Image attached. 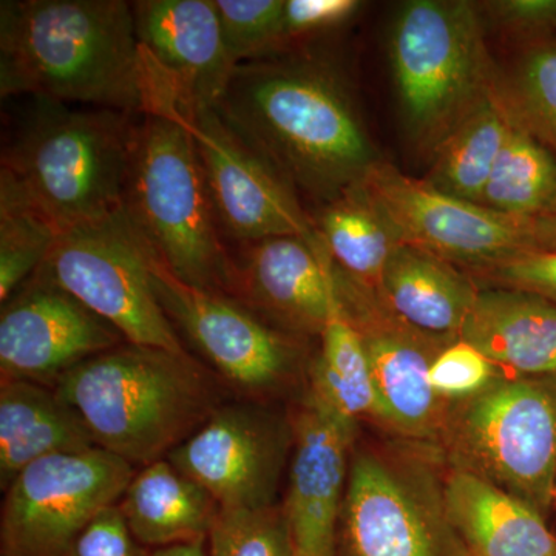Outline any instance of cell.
I'll list each match as a JSON object with an SVG mask.
<instances>
[{"mask_svg": "<svg viewBox=\"0 0 556 556\" xmlns=\"http://www.w3.org/2000/svg\"><path fill=\"white\" fill-rule=\"evenodd\" d=\"M477 3L409 0L391 25L388 54L399 113L417 153L445 138L495 94L497 73Z\"/></svg>", "mask_w": 556, "mask_h": 556, "instance_id": "obj_6", "label": "cell"}, {"mask_svg": "<svg viewBox=\"0 0 556 556\" xmlns=\"http://www.w3.org/2000/svg\"><path fill=\"white\" fill-rule=\"evenodd\" d=\"M229 298L289 334L318 336L338 298L334 268L320 239L270 237L240 244Z\"/></svg>", "mask_w": 556, "mask_h": 556, "instance_id": "obj_18", "label": "cell"}, {"mask_svg": "<svg viewBox=\"0 0 556 556\" xmlns=\"http://www.w3.org/2000/svg\"><path fill=\"white\" fill-rule=\"evenodd\" d=\"M332 268L340 303L367 353L382 413L380 426L409 444L437 448L450 404L434 393L428 375L438 354L455 340L412 327L383 302L378 289Z\"/></svg>", "mask_w": 556, "mask_h": 556, "instance_id": "obj_11", "label": "cell"}, {"mask_svg": "<svg viewBox=\"0 0 556 556\" xmlns=\"http://www.w3.org/2000/svg\"><path fill=\"white\" fill-rule=\"evenodd\" d=\"M477 9L485 31L500 33L518 49L556 38V0H486Z\"/></svg>", "mask_w": 556, "mask_h": 556, "instance_id": "obj_34", "label": "cell"}, {"mask_svg": "<svg viewBox=\"0 0 556 556\" xmlns=\"http://www.w3.org/2000/svg\"><path fill=\"white\" fill-rule=\"evenodd\" d=\"M139 46L182 109H214L236 70L214 0H138Z\"/></svg>", "mask_w": 556, "mask_h": 556, "instance_id": "obj_19", "label": "cell"}, {"mask_svg": "<svg viewBox=\"0 0 556 556\" xmlns=\"http://www.w3.org/2000/svg\"><path fill=\"white\" fill-rule=\"evenodd\" d=\"M433 448L351 453L338 556H470L450 522Z\"/></svg>", "mask_w": 556, "mask_h": 556, "instance_id": "obj_8", "label": "cell"}, {"mask_svg": "<svg viewBox=\"0 0 556 556\" xmlns=\"http://www.w3.org/2000/svg\"><path fill=\"white\" fill-rule=\"evenodd\" d=\"M0 93L144 115L156 79L126 0L0 2Z\"/></svg>", "mask_w": 556, "mask_h": 556, "instance_id": "obj_2", "label": "cell"}, {"mask_svg": "<svg viewBox=\"0 0 556 556\" xmlns=\"http://www.w3.org/2000/svg\"><path fill=\"white\" fill-rule=\"evenodd\" d=\"M313 219L336 269L379 291L388 260L401 243L362 186L320 206Z\"/></svg>", "mask_w": 556, "mask_h": 556, "instance_id": "obj_25", "label": "cell"}, {"mask_svg": "<svg viewBox=\"0 0 556 556\" xmlns=\"http://www.w3.org/2000/svg\"><path fill=\"white\" fill-rule=\"evenodd\" d=\"M60 229L39 208L0 178V302H7L39 269Z\"/></svg>", "mask_w": 556, "mask_h": 556, "instance_id": "obj_30", "label": "cell"}, {"mask_svg": "<svg viewBox=\"0 0 556 556\" xmlns=\"http://www.w3.org/2000/svg\"><path fill=\"white\" fill-rule=\"evenodd\" d=\"M214 110L318 206L361 185L380 161L345 78L320 58L291 50L243 62Z\"/></svg>", "mask_w": 556, "mask_h": 556, "instance_id": "obj_1", "label": "cell"}, {"mask_svg": "<svg viewBox=\"0 0 556 556\" xmlns=\"http://www.w3.org/2000/svg\"><path fill=\"white\" fill-rule=\"evenodd\" d=\"M134 536L118 504L104 508L79 533L67 556H148Z\"/></svg>", "mask_w": 556, "mask_h": 556, "instance_id": "obj_37", "label": "cell"}, {"mask_svg": "<svg viewBox=\"0 0 556 556\" xmlns=\"http://www.w3.org/2000/svg\"><path fill=\"white\" fill-rule=\"evenodd\" d=\"M126 339L62 289L30 278L0 313L2 380L54 388L89 358Z\"/></svg>", "mask_w": 556, "mask_h": 556, "instance_id": "obj_16", "label": "cell"}, {"mask_svg": "<svg viewBox=\"0 0 556 556\" xmlns=\"http://www.w3.org/2000/svg\"><path fill=\"white\" fill-rule=\"evenodd\" d=\"M510 129L511 119L495 91L439 146L426 181L450 197L479 204Z\"/></svg>", "mask_w": 556, "mask_h": 556, "instance_id": "obj_27", "label": "cell"}, {"mask_svg": "<svg viewBox=\"0 0 556 556\" xmlns=\"http://www.w3.org/2000/svg\"><path fill=\"white\" fill-rule=\"evenodd\" d=\"M223 38L236 64L281 51L285 0H214Z\"/></svg>", "mask_w": 556, "mask_h": 556, "instance_id": "obj_32", "label": "cell"}, {"mask_svg": "<svg viewBox=\"0 0 556 556\" xmlns=\"http://www.w3.org/2000/svg\"><path fill=\"white\" fill-rule=\"evenodd\" d=\"M188 127L223 236L236 243L295 236L316 240L314 219L276 170L226 127L214 109H182L170 102Z\"/></svg>", "mask_w": 556, "mask_h": 556, "instance_id": "obj_14", "label": "cell"}, {"mask_svg": "<svg viewBox=\"0 0 556 556\" xmlns=\"http://www.w3.org/2000/svg\"><path fill=\"white\" fill-rule=\"evenodd\" d=\"M148 556H208L207 540L153 548Z\"/></svg>", "mask_w": 556, "mask_h": 556, "instance_id": "obj_39", "label": "cell"}, {"mask_svg": "<svg viewBox=\"0 0 556 556\" xmlns=\"http://www.w3.org/2000/svg\"><path fill=\"white\" fill-rule=\"evenodd\" d=\"M124 208L175 277L230 294L232 257L219 237L199 150L169 104L137 124Z\"/></svg>", "mask_w": 556, "mask_h": 556, "instance_id": "obj_5", "label": "cell"}, {"mask_svg": "<svg viewBox=\"0 0 556 556\" xmlns=\"http://www.w3.org/2000/svg\"><path fill=\"white\" fill-rule=\"evenodd\" d=\"M496 93L511 123L556 159V38L518 49L497 73Z\"/></svg>", "mask_w": 556, "mask_h": 556, "instance_id": "obj_29", "label": "cell"}, {"mask_svg": "<svg viewBox=\"0 0 556 556\" xmlns=\"http://www.w3.org/2000/svg\"><path fill=\"white\" fill-rule=\"evenodd\" d=\"M479 289L466 270L420 249L399 244L383 270L379 294L412 327L456 340Z\"/></svg>", "mask_w": 556, "mask_h": 556, "instance_id": "obj_22", "label": "cell"}, {"mask_svg": "<svg viewBox=\"0 0 556 556\" xmlns=\"http://www.w3.org/2000/svg\"><path fill=\"white\" fill-rule=\"evenodd\" d=\"M448 468L500 486L548 518L556 484V375L501 376L450 404L437 448Z\"/></svg>", "mask_w": 556, "mask_h": 556, "instance_id": "obj_7", "label": "cell"}, {"mask_svg": "<svg viewBox=\"0 0 556 556\" xmlns=\"http://www.w3.org/2000/svg\"><path fill=\"white\" fill-rule=\"evenodd\" d=\"M501 376H504L503 368L470 343L457 339L438 354L428 378L439 397L455 404L478 396Z\"/></svg>", "mask_w": 556, "mask_h": 556, "instance_id": "obj_33", "label": "cell"}, {"mask_svg": "<svg viewBox=\"0 0 556 556\" xmlns=\"http://www.w3.org/2000/svg\"><path fill=\"white\" fill-rule=\"evenodd\" d=\"M555 503H556V484H555Z\"/></svg>", "mask_w": 556, "mask_h": 556, "instance_id": "obj_40", "label": "cell"}, {"mask_svg": "<svg viewBox=\"0 0 556 556\" xmlns=\"http://www.w3.org/2000/svg\"><path fill=\"white\" fill-rule=\"evenodd\" d=\"M208 556H295L283 507L219 508Z\"/></svg>", "mask_w": 556, "mask_h": 556, "instance_id": "obj_31", "label": "cell"}, {"mask_svg": "<svg viewBox=\"0 0 556 556\" xmlns=\"http://www.w3.org/2000/svg\"><path fill=\"white\" fill-rule=\"evenodd\" d=\"M116 110L36 100L9 148L0 178L64 230L124 207L137 124Z\"/></svg>", "mask_w": 556, "mask_h": 556, "instance_id": "obj_4", "label": "cell"}, {"mask_svg": "<svg viewBox=\"0 0 556 556\" xmlns=\"http://www.w3.org/2000/svg\"><path fill=\"white\" fill-rule=\"evenodd\" d=\"M445 506L453 529L470 556H556L547 519L467 471L448 468Z\"/></svg>", "mask_w": 556, "mask_h": 556, "instance_id": "obj_21", "label": "cell"}, {"mask_svg": "<svg viewBox=\"0 0 556 556\" xmlns=\"http://www.w3.org/2000/svg\"><path fill=\"white\" fill-rule=\"evenodd\" d=\"M530 251L556 252V203L543 215L527 219Z\"/></svg>", "mask_w": 556, "mask_h": 556, "instance_id": "obj_38", "label": "cell"}, {"mask_svg": "<svg viewBox=\"0 0 556 556\" xmlns=\"http://www.w3.org/2000/svg\"><path fill=\"white\" fill-rule=\"evenodd\" d=\"M362 5L357 0H285L280 53L338 30L354 20Z\"/></svg>", "mask_w": 556, "mask_h": 556, "instance_id": "obj_35", "label": "cell"}, {"mask_svg": "<svg viewBox=\"0 0 556 556\" xmlns=\"http://www.w3.org/2000/svg\"><path fill=\"white\" fill-rule=\"evenodd\" d=\"M118 506L138 543L148 548L207 540L219 511L215 497L169 459L137 471Z\"/></svg>", "mask_w": 556, "mask_h": 556, "instance_id": "obj_24", "label": "cell"}, {"mask_svg": "<svg viewBox=\"0 0 556 556\" xmlns=\"http://www.w3.org/2000/svg\"><path fill=\"white\" fill-rule=\"evenodd\" d=\"M320 340V353L311 369V390L354 426L362 419L380 426L382 413L367 353L339 295Z\"/></svg>", "mask_w": 556, "mask_h": 556, "instance_id": "obj_26", "label": "cell"}, {"mask_svg": "<svg viewBox=\"0 0 556 556\" xmlns=\"http://www.w3.org/2000/svg\"><path fill=\"white\" fill-rule=\"evenodd\" d=\"M53 390L94 447L134 467L166 459L219 407L214 380L189 353L127 342L83 362Z\"/></svg>", "mask_w": 556, "mask_h": 556, "instance_id": "obj_3", "label": "cell"}, {"mask_svg": "<svg viewBox=\"0 0 556 556\" xmlns=\"http://www.w3.org/2000/svg\"><path fill=\"white\" fill-rule=\"evenodd\" d=\"M361 186L399 243L437 255L470 276L530 251L527 222L450 197L386 161L375 164Z\"/></svg>", "mask_w": 556, "mask_h": 556, "instance_id": "obj_12", "label": "cell"}, {"mask_svg": "<svg viewBox=\"0 0 556 556\" xmlns=\"http://www.w3.org/2000/svg\"><path fill=\"white\" fill-rule=\"evenodd\" d=\"M78 415L53 388L27 380H2L0 387V486L36 460L93 448Z\"/></svg>", "mask_w": 556, "mask_h": 556, "instance_id": "obj_23", "label": "cell"}, {"mask_svg": "<svg viewBox=\"0 0 556 556\" xmlns=\"http://www.w3.org/2000/svg\"><path fill=\"white\" fill-rule=\"evenodd\" d=\"M152 260L153 249L123 207L61 230L31 278L67 292L127 343L188 353L156 295Z\"/></svg>", "mask_w": 556, "mask_h": 556, "instance_id": "obj_9", "label": "cell"}, {"mask_svg": "<svg viewBox=\"0 0 556 556\" xmlns=\"http://www.w3.org/2000/svg\"><path fill=\"white\" fill-rule=\"evenodd\" d=\"M471 277L479 288L521 289L556 305V252H519Z\"/></svg>", "mask_w": 556, "mask_h": 556, "instance_id": "obj_36", "label": "cell"}, {"mask_svg": "<svg viewBox=\"0 0 556 556\" xmlns=\"http://www.w3.org/2000/svg\"><path fill=\"white\" fill-rule=\"evenodd\" d=\"M555 203V156L532 135L511 123L479 206L527 222L540 217Z\"/></svg>", "mask_w": 556, "mask_h": 556, "instance_id": "obj_28", "label": "cell"}, {"mask_svg": "<svg viewBox=\"0 0 556 556\" xmlns=\"http://www.w3.org/2000/svg\"><path fill=\"white\" fill-rule=\"evenodd\" d=\"M152 276L170 324L233 387L266 393L294 375L302 353L299 336L274 327L239 300L186 285L155 252Z\"/></svg>", "mask_w": 556, "mask_h": 556, "instance_id": "obj_13", "label": "cell"}, {"mask_svg": "<svg viewBox=\"0 0 556 556\" xmlns=\"http://www.w3.org/2000/svg\"><path fill=\"white\" fill-rule=\"evenodd\" d=\"M135 473L98 447L36 460L3 492L2 556H67L91 519L119 503Z\"/></svg>", "mask_w": 556, "mask_h": 556, "instance_id": "obj_10", "label": "cell"}, {"mask_svg": "<svg viewBox=\"0 0 556 556\" xmlns=\"http://www.w3.org/2000/svg\"><path fill=\"white\" fill-rule=\"evenodd\" d=\"M356 427L308 390L292 422L283 514L295 556H338Z\"/></svg>", "mask_w": 556, "mask_h": 556, "instance_id": "obj_17", "label": "cell"}, {"mask_svg": "<svg viewBox=\"0 0 556 556\" xmlns=\"http://www.w3.org/2000/svg\"><path fill=\"white\" fill-rule=\"evenodd\" d=\"M292 428L255 405H222L169 453L178 470L199 482L219 508L276 506Z\"/></svg>", "mask_w": 556, "mask_h": 556, "instance_id": "obj_15", "label": "cell"}, {"mask_svg": "<svg viewBox=\"0 0 556 556\" xmlns=\"http://www.w3.org/2000/svg\"><path fill=\"white\" fill-rule=\"evenodd\" d=\"M459 339L508 375H556V305L511 288H481Z\"/></svg>", "mask_w": 556, "mask_h": 556, "instance_id": "obj_20", "label": "cell"}]
</instances>
